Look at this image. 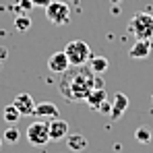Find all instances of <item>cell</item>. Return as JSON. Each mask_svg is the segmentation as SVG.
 Returning a JSON list of instances; mask_svg holds the SVG:
<instances>
[{"label": "cell", "instance_id": "obj_1", "mask_svg": "<svg viewBox=\"0 0 153 153\" xmlns=\"http://www.w3.org/2000/svg\"><path fill=\"white\" fill-rule=\"evenodd\" d=\"M95 87V73L89 66H71L58 81V91L68 102H85V97Z\"/></svg>", "mask_w": 153, "mask_h": 153}, {"label": "cell", "instance_id": "obj_2", "mask_svg": "<svg viewBox=\"0 0 153 153\" xmlns=\"http://www.w3.org/2000/svg\"><path fill=\"white\" fill-rule=\"evenodd\" d=\"M128 33H132L137 39H153V15L137 13L128 23Z\"/></svg>", "mask_w": 153, "mask_h": 153}, {"label": "cell", "instance_id": "obj_3", "mask_svg": "<svg viewBox=\"0 0 153 153\" xmlns=\"http://www.w3.org/2000/svg\"><path fill=\"white\" fill-rule=\"evenodd\" d=\"M64 54H66L71 66H83V64H87L89 58H91V48H89V44L83 42V39H73V42H68V44L64 46Z\"/></svg>", "mask_w": 153, "mask_h": 153}, {"label": "cell", "instance_id": "obj_4", "mask_svg": "<svg viewBox=\"0 0 153 153\" xmlns=\"http://www.w3.org/2000/svg\"><path fill=\"white\" fill-rule=\"evenodd\" d=\"M27 141L33 147H44L46 143H50V126L48 120H35L27 126Z\"/></svg>", "mask_w": 153, "mask_h": 153}, {"label": "cell", "instance_id": "obj_5", "mask_svg": "<svg viewBox=\"0 0 153 153\" xmlns=\"http://www.w3.org/2000/svg\"><path fill=\"white\" fill-rule=\"evenodd\" d=\"M46 19L52 25H68L71 23V8L66 2L60 0H52L46 6Z\"/></svg>", "mask_w": 153, "mask_h": 153}, {"label": "cell", "instance_id": "obj_6", "mask_svg": "<svg viewBox=\"0 0 153 153\" xmlns=\"http://www.w3.org/2000/svg\"><path fill=\"white\" fill-rule=\"evenodd\" d=\"M48 126H50V141H62L68 137V122L62 120L60 116L48 120Z\"/></svg>", "mask_w": 153, "mask_h": 153}, {"label": "cell", "instance_id": "obj_7", "mask_svg": "<svg viewBox=\"0 0 153 153\" xmlns=\"http://www.w3.org/2000/svg\"><path fill=\"white\" fill-rule=\"evenodd\" d=\"M48 68H50V73H58V75H62L64 71L71 68V62H68L64 50L62 52H54L50 58H48Z\"/></svg>", "mask_w": 153, "mask_h": 153}, {"label": "cell", "instance_id": "obj_8", "mask_svg": "<svg viewBox=\"0 0 153 153\" xmlns=\"http://www.w3.org/2000/svg\"><path fill=\"white\" fill-rule=\"evenodd\" d=\"M33 116H35V118H42V120H52V118H58L60 112H58V105H56V103L39 102V103H35Z\"/></svg>", "mask_w": 153, "mask_h": 153}, {"label": "cell", "instance_id": "obj_9", "mask_svg": "<svg viewBox=\"0 0 153 153\" xmlns=\"http://www.w3.org/2000/svg\"><path fill=\"white\" fill-rule=\"evenodd\" d=\"M13 105L19 110L21 116H33V110H35V102L29 93H19L15 100H13Z\"/></svg>", "mask_w": 153, "mask_h": 153}, {"label": "cell", "instance_id": "obj_10", "mask_svg": "<svg viewBox=\"0 0 153 153\" xmlns=\"http://www.w3.org/2000/svg\"><path fill=\"white\" fill-rule=\"evenodd\" d=\"M110 103H112V108H110V118H112V120H120V118L124 116L126 108H128V97L124 93H116L114 100Z\"/></svg>", "mask_w": 153, "mask_h": 153}, {"label": "cell", "instance_id": "obj_11", "mask_svg": "<svg viewBox=\"0 0 153 153\" xmlns=\"http://www.w3.org/2000/svg\"><path fill=\"white\" fill-rule=\"evenodd\" d=\"M66 147L75 153H83L87 147H89V141L85 139V134L81 132H75V134H68L66 137Z\"/></svg>", "mask_w": 153, "mask_h": 153}, {"label": "cell", "instance_id": "obj_12", "mask_svg": "<svg viewBox=\"0 0 153 153\" xmlns=\"http://www.w3.org/2000/svg\"><path fill=\"white\" fill-rule=\"evenodd\" d=\"M128 54L130 58H147L151 54V39H137Z\"/></svg>", "mask_w": 153, "mask_h": 153}, {"label": "cell", "instance_id": "obj_13", "mask_svg": "<svg viewBox=\"0 0 153 153\" xmlns=\"http://www.w3.org/2000/svg\"><path fill=\"white\" fill-rule=\"evenodd\" d=\"M108 100V93H105V89H97V87H93L91 89V93L85 97V103L89 105V108H93V110H97L103 102Z\"/></svg>", "mask_w": 153, "mask_h": 153}, {"label": "cell", "instance_id": "obj_14", "mask_svg": "<svg viewBox=\"0 0 153 153\" xmlns=\"http://www.w3.org/2000/svg\"><path fill=\"white\" fill-rule=\"evenodd\" d=\"M87 66H89L95 75H102V73H105V71H108L110 62H108V58H105V56H93V54H91V58H89Z\"/></svg>", "mask_w": 153, "mask_h": 153}, {"label": "cell", "instance_id": "obj_15", "mask_svg": "<svg viewBox=\"0 0 153 153\" xmlns=\"http://www.w3.org/2000/svg\"><path fill=\"white\" fill-rule=\"evenodd\" d=\"M2 118H4L8 124H15V122H19L23 116H21V114H19V110H17V108L10 103V105H6V108L2 110Z\"/></svg>", "mask_w": 153, "mask_h": 153}, {"label": "cell", "instance_id": "obj_16", "mask_svg": "<svg viewBox=\"0 0 153 153\" xmlns=\"http://www.w3.org/2000/svg\"><path fill=\"white\" fill-rule=\"evenodd\" d=\"M29 27H31V19H29V15H23V13H21V15L15 17V29H17V31H27Z\"/></svg>", "mask_w": 153, "mask_h": 153}, {"label": "cell", "instance_id": "obj_17", "mask_svg": "<svg viewBox=\"0 0 153 153\" xmlns=\"http://www.w3.org/2000/svg\"><path fill=\"white\" fill-rule=\"evenodd\" d=\"M2 139H4V141H8V143H17V141L21 139V132H19V128L8 126L4 132H2Z\"/></svg>", "mask_w": 153, "mask_h": 153}, {"label": "cell", "instance_id": "obj_18", "mask_svg": "<svg viewBox=\"0 0 153 153\" xmlns=\"http://www.w3.org/2000/svg\"><path fill=\"white\" fill-rule=\"evenodd\" d=\"M134 139H137L139 143H151V130L145 128V126L137 128V130H134Z\"/></svg>", "mask_w": 153, "mask_h": 153}, {"label": "cell", "instance_id": "obj_19", "mask_svg": "<svg viewBox=\"0 0 153 153\" xmlns=\"http://www.w3.org/2000/svg\"><path fill=\"white\" fill-rule=\"evenodd\" d=\"M31 8H33V2H31V0H17V4H15V10H19V15H21V13L27 15Z\"/></svg>", "mask_w": 153, "mask_h": 153}, {"label": "cell", "instance_id": "obj_20", "mask_svg": "<svg viewBox=\"0 0 153 153\" xmlns=\"http://www.w3.org/2000/svg\"><path fill=\"white\" fill-rule=\"evenodd\" d=\"M110 108H112V103L110 102H103L100 108H97V112H103V114H110Z\"/></svg>", "mask_w": 153, "mask_h": 153}, {"label": "cell", "instance_id": "obj_21", "mask_svg": "<svg viewBox=\"0 0 153 153\" xmlns=\"http://www.w3.org/2000/svg\"><path fill=\"white\" fill-rule=\"evenodd\" d=\"M31 2H33V6H44V8H46L52 0H31Z\"/></svg>", "mask_w": 153, "mask_h": 153}, {"label": "cell", "instance_id": "obj_22", "mask_svg": "<svg viewBox=\"0 0 153 153\" xmlns=\"http://www.w3.org/2000/svg\"><path fill=\"white\" fill-rule=\"evenodd\" d=\"M6 52H8L6 48H0V58H6Z\"/></svg>", "mask_w": 153, "mask_h": 153}, {"label": "cell", "instance_id": "obj_23", "mask_svg": "<svg viewBox=\"0 0 153 153\" xmlns=\"http://www.w3.org/2000/svg\"><path fill=\"white\" fill-rule=\"evenodd\" d=\"M112 13H114V15H118V13H120V6H116V4H114V6H112Z\"/></svg>", "mask_w": 153, "mask_h": 153}, {"label": "cell", "instance_id": "obj_24", "mask_svg": "<svg viewBox=\"0 0 153 153\" xmlns=\"http://www.w3.org/2000/svg\"><path fill=\"white\" fill-rule=\"evenodd\" d=\"M0 147H2V139H0Z\"/></svg>", "mask_w": 153, "mask_h": 153}, {"label": "cell", "instance_id": "obj_25", "mask_svg": "<svg viewBox=\"0 0 153 153\" xmlns=\"http://www.w3.org/2000/svg\"><path fill=\"white\" fill-rule=\"evenodd\" d=\"M114 2H120V0H114Z\"/></svg>", "mask_w": 153, "mask_h": 153}, {"label": "cell", "instance_id": "obj_26", "mask_svg": "<svg viewBox=\"0 0 153 153\" xmlns=\"http://www.w3.org/2000/svg\"><path fill=\"white\" fill-rule=\"evenodd\" d=\"M71 2H76V0H71Z\"/></svg>", "mask_w": 153, "mask_h": 153}, {"label": "cell", "instance_id": "obj_27", "mask_svg": "<svg viewBox=\"0 0 153 153\" xmlns=\"http://www.w3.org/2000/svg\"><path fill=\"white\" fill-rule=\"evenodd\" d=\"M151 102H153V95H151Z\"/></svg>", "mask_w": 153, "mask_h": 153}, {"label": "cell", "instance_id": "obj_28", "mask_svg": "<svg viewBox=\"0 0 153 153\" xmlns=\"http://www.w3.org/2000/svg\"><path fill=\"white\" fill-rule=\"evenodd\" d=\"M0 35H2V33H0Z\"/></svg>", "mask_w": 153, "mask_h": 153}]
</instances>
